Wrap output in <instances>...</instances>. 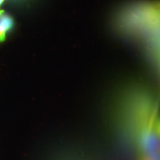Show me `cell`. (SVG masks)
Masks as SVG:
<instances>
[{
  "mask_svg": "<svg viewBox=\"0 0 160 160\" xmlns=\"http://www.w3.org/2000/svg\"><path fill=\"white\" fill-rule=\"evenodd\" d=\"M13 25L14 22L13 18L1 10L0 11V43L5 41L8 32L13 28Z\"/></svg>",
  "mask_w": 160,
  "mask_h": 160,
  "instance_id": "obj_2",
  "label": "cell"
},
{
  "mask_svg": "<svg viewBox=\"0 0 160 160\" xmlns=\"http://www.w3.org/2000/svg\"><path fill=\"white\" fill-rule=\"evenodd\" d=\"M143 151L146 155L160 152V136L157 131L150 129L144 135L142 141Z\"/></svg>",
  "mask_w": 160,
  "mask_h": 160,
  "instance_id": "obj_1",
  "label": "cell"
},
{
  "mask_svg": "<svg viewBox=\"0 0 160 160\" xmlns=\"http://www.w3.org/2000/svg\"><path fill=\"white\" fill-rule=\"evenodd\" d=\"M156 131H157L158 134L160 136V119L158 120L157 124H156Z\"/></svg>",
  "mask_w": 160,
  "mask_h": 160,
  "instance_id": "obj_3",
  "label": "cell"
},
{
  "mask_svg": "<svg viewBox=\"0 0 160 160\" xmlns=\"http://www.w3.org/2000/svg\"><path fill=\"white\" fill-rule=\"evenodd\" d=\"M5 1V0H0V7H1V5H2V3H3Z\"/></svg>",
  "mask_w": 160,
  "mask_h": 160,
  "instance_id": "obj_4",
  "label": "cell"
},
{
  "mask_svg": "<svg viewBox=\"0 0 160 160\" xmlns=\"http://www.w3.org/2000/svg\"><path fill=\"white\" fill-rule=\"evenodd\" d=\"M159 55H160V53H159Z\"/></svg>",
  "mask_w": 160,
  "mask_h": 160,
  "instance_id": "obj_5",
  "label": "cell"
}]
</instances>
